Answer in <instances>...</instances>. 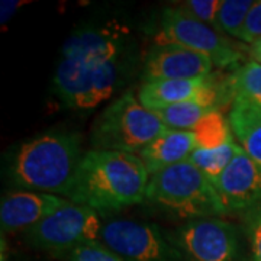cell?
Masks as SVG:
<instances>
[{
	"label": "cell",
	"instance_id": "obj_1",
	"mask_svg": "<svg viewBox=\"0 0 261 261\" xmlns=\"http://www.w3.org/2000/svg\"><path fill=\"white\" fill-rule=\"evenodd\" d=\"M126 29L116 22L86 27L63 45L54 74V90L73 109L89 111L111 99L126 68Z\"/></svg>",
	"mask_w": 261,
	"mask_h": 261
},
{
	"label": "cell",
	"instance_id": "obj_2",
	"mask_svg": "<svg viewBox=\"0 0 261 261\" xmlns=\"http://www.w3.org/2000/svg\"><path fill=\"white\" fill-rule=\"evenodd\" d=\"M148 181L138 155L90 149L82 159L68 197L96 212H116L141 203L147 197Z\"/></svg>",
	"mask_w": 261,
	"mask_h": 261
},
{
	"label": "cell",
	"instance_id": "obj_3",
	"mask_svg": "<svg viewBox=\"0 0 261 261\" xmlns=\"http://www.w3.org/2000/svg\"><path fill=\"white\" fill-rule=\"evenodd\" d=\"M83 155L80 134L51 130L20 144L8 174L15 186L68 196Z\"/></svg>",
	"mask_w": 261,
	"mask_h": 261
},
{
	"label": "cell",
	"instance_id": "obj_4",
	"mask_svg": "<svg viewBox=\"0 0 261 261\" xmlns=\"http://www.w3.org/2000/svg\"><path fill=\"white\" fill-rule=\"evenodd\" d=\"M147 199L180 218H211L224 215L214 181L186 160L151 176Z\"/></svg>",
	"mask_w": 261,
	"mask_h": 261
},
{
	"label": "cell",
	"instance_id": "obj_5",
	"mask_svg": "<svg viewBox=\"0 0 261 261\" xmlns=\"http://www.w3.org/2000/svg\"><path fill=\"white\" fill-rule=\"evenodd\" d=\"M167 129L157 113L142 106L134 94L126 92L94 119L90 142L93 149L137 155Z\"/></svg>",
	"mask_w": 261,
	"mask_h": 261
},
{
	"label": "cell",
	"instance_id": "obj_6",
	"mask_svg": "<svg viewBox=\"0 0 261 261\" xmlns=\"http://www.w3.org/2000/svg\"><path fill=\"white\" fill-rule=\"evenodd\" d=\"M180 45L211 57L219 68L237 70L243 61V53L222 32L197 20L181 6L167 8L161 15L157 45Z\"/></svg>",
	"mask_w": 261,
	"mask_h": 261
},
{
	"label": "cell",
	"instance_id": "obj_7",
	"mask_svg": "<svg viewBox=\"0 0 261 261\" xmlns=\"http://www.w3.org/2000/svg\"><path fill=\"white\" fill-rule=\"evenodd\" d=\"M103 224L89 206L65 202L54 214L28 231V241L41 250L67 254L83 244L100 241Z\"/></svg>",
	"mask_w": 261,
	"mask_h": 261
},
{
	"label": "cell",
	"instance_id": "obj_8",
	"mask_svg": "<svg viewBox=\"0 0 261 261\" xmlns=\"http://www.w3.org/2000/svg\"><path fill=\"white\" fill-rule=\"evenodd\" d=\"M171 244L187 261H240L237 229L218 218L190 219L171 235Z\"/></svg>",
	"mask_w": 261,
	"mask_h": 261
},
{
	"label": "cell",
	"instance_id": "obj_9",
	"mask_svg": "<svg viewBox=\"0 0 261 261\" xmlns=\"http://www.w3.org/2000/svg\"><path fill=\"white\" fill-rule=\"evenodd\" d=\"M100 243L125 261H180L181 254L154 224L113 219L103 225Z\"/></svg>",
	"mask_w": 261,
	"mask_h": 261
},
{
	"label": "cell",
	"instance_id": "obj_10",
	"mask_svg": "<svg viewBox=\"0 0 261 261\" xmlns=\"http://www.w3.org/2000/svg\"><path fill=\"white\" fill-rule=\"evenodd\" d=\"M225 214L250 212L261 206V168L243 149L214 180Z\"/></svg>",
	"mask_w": 261,
	"mask_h": 261
},
{
	"label": "cell",
	"instance_id": "obj_11",
	"mask_svg": "<svg viewBox=\"0 0 261 261\" xmlns=\"http://www.w3.org/2000/svg\"><path fill=\"white\" fill-rule=\"evenodd\" d=\"M211 57L180 45H155L144 63V77L148 80H189L211 74Z\"/></svg>",
	"mask_w": 261,
	"mask_h": 261
},
{
	"label": "cell",
	"instance_id": "obj_12",
	"mask_svg": "<svg viewBox=\"0 0 261 261\" xmlns=\"http://www.w3.org/2000/svg\"><path fill=\"white\" fill-rule=\"evenodd\" d=\"M65 199L42 192H10L2 197V231L31 229L64 205Z\"/></svg>",
	"mask_w": 261,
	"mask_h": 261
},
{
	"label": "cell",
	"instance_id": "obj_13",
	"mask_svg": "<svg viewBox=\"0 0 261 261\" xmlns=\"http://www.w3.org/2000/svg\"><path fill=\"white\" fill-rule=\"evenodd\" d=\"M196 148L197 144L192 130L167 129L137 155L144 163L149 176H154L164 168L189 160Z\"/></svg>",
	"mask_w": 261,
	"mask_h": 261
},
{
	"label": "cell",
	"instance_id": "obj_14",
	"mask_svg": "<svg viewBox=\"0 0 261 261\" xmlns=\"http://www.w3.org/2000/svg\"><path fill=\"white\" fill-rule=\"evenodd\" d=\"M206 77L189 80H148L138 90V100L147 109L157 112L176 103L195 97L205 83Z\"/></svg>",
	"mask_w": 261,
	"mask_h": 261
},
{
	"label": "cell",
	"instance_id": "obj_15",
	"mask_svg": "<svg viewBox=\"0 0 261 261\" xmlns=\"http://www.w3.org/2000/svg\"><path fill=\"white\" fill-rule=\"evenodd\" d=\"M228 121L238 144L261 168V109L235 100L231 106Z\"/></svg>",
	"mask_w": 261,
	"mask_h": 261
},
{
	"label": "cell",
	"instance_id": "obj_16",
	"mask_svg": "<svg viewBox=\"0 0 261 261\" xmlns=\"http://www.w3.org/2000/svg\"><path fill=\"white\" fill-rule=\"evenodd\" d=\"M197 148L215 149L233 141L231 123L221 111H211L192 129Z\"/></svg>",
	"mask_w": 261,
	"mask_h": 261
},
{
	"label": "cell",
	"instance_id": "obj_17",
	"mask_svg": "<svg viewBox=\"0 0 261 261\" xmlns=\"http://www.w3.org/2000/svg\"><path fill=\"white\" fill-rule=\"evenodd\" d=\"M233 102H244L261 109V63L248 60L231 73Z\"/></svg>",
	"mask_w": 261,
	"mask_h": 261
},
{
	"label": "cell",
	"instance_id": "obj_18",
	"mask_svg": "<svg viewBox=\"0 0 261 261\" xmlns=\"http://www.w3.org/2000/svg\"><path fill=\"white\" fill-rule=\"evenodd\" d=\"M243 152V147L235 141L215 149L196 148L189 160L212 181L219 177L232 160Z\"/></svg>",
	"mask_w": 261,
	"mask_h": 261
},
{
	"label": "cell",
	"instance_id": "obj_19",
	"mask_svg": "<svg viewBox=\"0 0 261 261\" xmlns=\"http://www.w3.org/2000/svg\"><path fill=\"white\" fill-rule=\"evenodd\" d=\"M207 112L211 111L192 99L187 102L176 103L155 113L168 129L192 130Z\"/></svg>",
	"mask_w": 261,
	"mask_h": 261
},
{
	"label": "cell",
	"instance_id": "obj_20",
	"mask_svg": "<svg viewBox=\"0 0 261 261\" xmlns=\"http://www.w3.org/2000/svg\"><path fill=\"white\" fill-rule=\"evenodd\" d=\"M252 0H224L221 2V8L216 18L218 31L228 34L233 38L241 37L244 23L248 12L251 10Z\"/></svg>",
	"mask_w": 261,
	"mask_h": 261
},
{
	"label": "cell",
	"instance_id": "obj_21",
	"mask_svg": "<svg viewBox=\"0 0 261 261\" xmlns=\"http://www.w3.org/2000/svg\"><path fill=\"white\" fill-rule=\"evenodd\" d=\"M65 255L67 261H125L100 241L79 245Z\"/></svg>",
	"mask_w": 261,
	"mask_h": 261
},
{
	"label": "cell",
	"instance_id": "obj_22",
	"mask_svg": "<svg viewBox=\"0 0 261 261\" xmlns=\"http://www.w3.org/2000/svg\"><path fill=\"white\" fill-rule=\"evenodd\" d=\"M181 8L193 18L218 31L216 18H218V12L221 8L219 0H189Z\"/></svg>",
	"mask_w": 261,
	"mask_h": 261
},
{
	"label": "cell",
	"instance_id": "obj_23",
	"mask_svg": "<svg viewBox=\"0 0 261 261\" xmlns=\"http://www.w3.org/2000/svg\"><path fill=\"white\" fill-rule=\"evenodd\" d=\"M245 233L251 261H261V206L245 214Z\"/></svg>",
	"mask_w": 261,
	"mask_h": 261
},
{
	"label": "cell",
	"instance_id": "obj_24",
	"mask_svg": "<svg viewBox=\"0 0 261 261\" xmlns=\"http://www.w3.org/2000/svg\"><path fill=\"white\" fill-rule=\"evenodd\" d=\"M240 39L251 45L261 39V0L254 2L251 10L248 12Z\"/></svg>",
	"mask_w": 261,
	"mask_h": 261
},
{
	"label": "cell",
	"instance_id": "obj_25",
	"mask_svg": "<svg viewBox=\"0 0 261 261\" xmlns=\"http://www.w3.org/2000/svg\"><path fill=\"white\" fill-rule=\"evenodd\" d=\"M27 2H18V0H8V2H2L0 5V22L2 25L8 23L10 18L13 16V13L20 8V5H25Z\"/></svg>",
	"mask_w": 261,
	"mask_h": 261
},
{
	"label": "cell",
	"instance_id": "obj_26",
	"mask_svg": "<svg viewBox=\"0 0 261 261\" xmlns=\"http://www.w3.org/2000/svg\"><path fill=\"white\" fill-rule=\"evenodd\" d=\"M248 53H250V56L252 57V60H260L261 58V39L260 41H257V42H254L250 49H248Z\"/></svg>",
	"mask_w": 261,
	"mask_h": 261
},
{
	"label": "cell",
	"instance_id": "obj_27",
	"mask_svg": "<svg viewBox=\"0 0 261 261\" xmlns=\"http://www.w3.org/2000/svg\"><path fill=\"white\" fill-rule=\"evenodd\" d=\"M255 61H257V60H255ZM258 63H261V58H260V60H258Z\"/></svg>",
	"mask_w": 261,
	"mask_h": 261
}]
</instances>
